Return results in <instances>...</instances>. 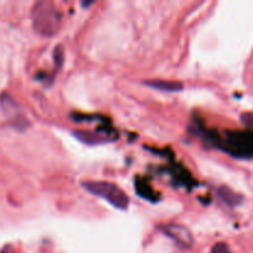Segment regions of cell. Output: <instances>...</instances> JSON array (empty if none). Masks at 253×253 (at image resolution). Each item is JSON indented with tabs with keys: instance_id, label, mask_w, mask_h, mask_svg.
Here are the masks:
<instances>
[{
	"instance_id": "cell-5",
	"label": "cell",
	"mask_w": 253,
	"mask_h": 253,
	"mask_svg": "<svg viewBox=\"0 0 253 253\" xmlns=\"http://www.w3.org/2000/svg\"><path fill=\"white\" fill-rule=\"evenodd\" d=\"M143 84L151 86L153 89L162 91H180L183 90V84L180 82L175 81H165V79H151V81H145Z\"/></svg>"
},
{
	"instance_id": "cell-1",
	"label": "cell",
	"mask_w": 253,
	"mask_h": 253,
	"mask_svg": "<svg viewBox=\"0 0 253 253\" xmlns=\"http://www.w3.org/2000/svg\"><path fill=\"white\" fill-rule=\"evenodd\" d=\"M32 26L42 36H52L58 31L62 22L59 10L51 1H37L31 10Z\"/></svg>"
},
{
	"instance_id": "cell-9",
	"label": "cell",
	"mask_w": 253,
	"mask_h": 253,
	"mask_svg": "<svg viewBox=\"0 0 253 253\" xmlns=\"http://www.w3.org/2000/svg\"><path fill=\"white\" fill-rule=\"evenodd\" d=\"M0 253H12V250H11V247H10V246H5L4 249H1Z\"/></svg>"
},
{
	"instance_id": "cell-6",
	"label": "cell",
	"mask_w": 253,
	"mask_h": 253,
	"mask_svg": "<svg viewBox=\"0 0 253 253\" xmlns=\"http://www.w3.org/2000/svg\"><path fill=\"white\" fill-rule=\"evenodd\" d=\"M217 195H219L222 202L226 203L230 207H236V205H239L242 202L241 195H239L227 187H220L217 189Z\"/></svg>"
},
{
	"instance_id": "cell-8",
	"label": "cell",
	"mask_w": 253,
	"mask_h": 253,
	"mask_svg": "<svg viewBox=\"0 0 253 253\" xmlns=\"http://www.w3.org/2000/svg\"><path fill=\"white\" fill-rule=\"evenodd\" d=\"M242 123L246 124L247 126L253 127V113H246L242 115Z\"/></svg>"
},
{
	"instance_id": "cell-2",
	"label": "cell",
	"mask_w": 253,
	"mask_h": 253,
	"mask_svg": "<svg viewBox=\"0 0 253 253\" xmlns=\"http://www.w3.org/2000/svg\"><path fill=\"white\" fill-rule=\"evenodd\" d=\"M82 187L90 194L100 197L119 210H126L130 204L127 194L119 185L106 180H84Z\"/></svg>"
},
{
	"instance_id": "cell-7",
	"label": "cell",
	"mask_w": 253,
	"mask_h": 253,
	"mask_svg": "<svg viewBox=\"0 0 253 253\" xmlns=\"http://www.w3.org/2000/svg\"><path fill=\"white\" fill-rule=\"evenodd\" d=\"M210 253H231L229 245L225 244V242H217L212 246Z\"/></svg>"
},
{
	"instance_id": "cell-3",
	"label": "cell",
	"mask_w": 253,
	"mask_h": 253,
	"mask_svg": "<svg viewBox=\"0 0 253 253\" xmlns=\"http://www.w3.org/2000/svg\"><path fill=\"white\" fill-rule=\"evenodd\" d=\"M224 140V147L230 155L240 158L253 157V130L230 131Z\"/></svg>"
},
{
	"instance_id": "cell-4",
	"label": "cell",
	"mask_w": 253,
	"mask_h": 253,
	"mask_svg": "<svg viewBox=\"0 0 253 253\" xmlns=\"http://www.w3.org/2000/svg\"><path fill=\"white\" fill-rule=\"evenodd\" d=\"M161 230L163 231V234L167 235L170 240H173L178 246L183 247V249H189L194 244V239H193L190 230L183 225L167 224L161 227Z\"/></svg>"
}]
</instances>
